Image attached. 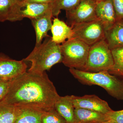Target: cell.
Listing matches in <instances>:
<instances>
[{
  "label": "cell",
  "instance_id": "6da1fadb",
  "mask_svg": "<svg viewBox=\"0 0 123 123\" xmlns=\"http://www.w3.org/2000/svg\"><path fill=\"white\" fill-rule=\"evenodd\" d=\"M60 97L46 72L39 74L26 72L10 81L7 94L0 102L34 104L50 110L55 108Z\"/></svg>",
  "mask_w": 123,
  "mask_h": 123
},
{
  "label": "cell",
  "instance_id": "7a4b0ae2",
  "mask_svg": "<svg viewBox=\"0 0 123 123\" xmlns=\"http://www.w3.org/2000/svg\"><path fill=\"white\" fill-rule=\"evenodd\" d=\"M46 38L43 43L35 46L30 54L23 59L31 64L28 72L43 74L56 64L62 62L60 44L52 41L51 38Z\"/></svg>",
  "mask_w": 123,
  "mask_h": 123
},
{
  "label": "cell",
  "instance_id": "3957f363",
  "mask_svg": "<svg viewBox=\"0 0 123 123\" xmlns=\"http://www.w3.org/2000/svg\"><path fill=\"white\" fill-rule=\"evenodd\" d=\"M72 75L80 82L87 85H97L104 89L111 97L123 100V80L107 71L90 72L69 68Z\"/></svg>",
  "mask_w": 123,
  "mask_h": 123
},
{
  "label": "cell",
  "instance_id": "277c9868",
  "mask_svg": "<svg viewBox=\"0 0 123 123\" xmlns=\"http://www.w3.org/2000/svg\"><path fill=\"white\" fill-rule=\"evenodd\" d=\"M113 65L111 50L104 39L90 46L86 63L81 70L94 73L109 71Z\"/></svg>",
  "mask_w": 123,
  "mask_h": 123
},
{
  "label": "cell",
  "instance_id": "5b68a950",
  "mask_svg": "<svg viewBox=\"0 0 123 123\" xmlns=\"http://www.w3.org/2000/svg\"><path fill=\"white\" fill-rule=\"evenodd\" d=\"M60 47L62 63L69 68L82 70L86 63L90 46L77 39L72 38L63 43Z\"/></svg>",
  "mask_w": 123,
  "mask_h": 123
},
{
  "label": "cell",
  "instance_id": "8992f818",
  "mask_svg": "<svg viewBox=\"0 0 123 123\" xmlns=\"http://www.w3.org/2000/svg\"><path fill=\"white\" fill-rule=\"evenodd\" d=\"M73 36L91 46L105 39V29L98 19L79 23L72 27Z\"/></svg>",
  "mask_w": 123,
  "mask_h": 123
},
{
  "label": "cell",
  "instance_id": "52a82bcc",
  "mask_svg": "<svg viewBox=\"0 0 123 123\" xmlns=\"http://www.w3.org/2000/svg\"><path fill=\"white\" fill-rule=\"evenodd\" d=\"M52 4H40L24 1H16L9 21L15 22L28 18L35 19L52 11Z\"/></svg>",
  "mask_w": 123,
  "mask_h": 123
},
{
  "label": "cell",
  "instance_id": "ba28073f",
  "mask_svg": "<svg viewBox=\"0 0 123 123\" xmlns=\"http://www.w3.org/2000/svg\"><path fill=\"white\" fill-rule=\"evenodd\" d=\"M96 5L94 0H82L74 8L66 11L67 24L72 27L76 24L98 19Z\"/></svg>",
  "mask_w": 123,
  "mask_h": 123
},
{
  "label": "cell",
  "instance_id": "9c48e42d",
  "mask_svg": "<svg viewBox=\"0 0 123 123\" xmlns=\"http://www.w3.org/2000/svg\"><path fill=\"white\" fill-rule=\"evenodd\" d=\"M69 97L75 108H83L105 114L112 110L107 102L95 95H86L82 97L72 95Z\"/></svg>",
  "mask_w": 123,
  "mask_h": 123
},
{
  "label": "cell",
  "instance_id": "30bf717a",
  "mask_svg": "<svg viewBox=\"0 0 123 123\" xmlns=\"http://www.w3.org/2000/svg\"><path fill=\"white\" fill-rule=\"evenodd\" d=\"M15 105L16 115L14 123H40L43 115L49 111L34 104H20Z\"/></svg>",
  "mask_w": 123,
  "mask_h": 123
},
{
  "label": "cell",
  "instance_id": "8fae6325",
  "mask_svg": "<svg viewBox=\"0 0 123 123\" xmlns=\"http://www.w3.org/2000/svg\"><path fill=\"white\" fill-rule=\"evenodd\" d=\"M27 68L23 60H15L0 55V79L11 81L26 72Z\"/></svg>",
  "mask_w": 123,
  "mask_h": 123
},
{
  "label": "cell",
  "instance_id": "7c38bea8",
  "mask_svg": "<svg viewBox=\"0 0 123 123\" xmlns=\"http://www.w3.org/2000/svg\"><path fill=\"white\" fill-rule=\"evenodd\" d=\"M96 14L98 19L103 24L105 31L111 28L116 22V14L112 0L97 2Z\"/></svg>",
  "mask_w": 123,
  "mask_h": 123
},
{
  "label": "cell",
  "instance_id": "4fadbf2b",
  "mask_svg": "<svg viewBox=\"0 0 123 123\" xmlns=\"http://www.w3.org/2000/svg\"><path fill=\"white\" fill-rule=\"evenodd\" d=\"M53 17L51 11L39 18L31 20L36 35L35 46L41 44L43 38L49 37L48 32L51 29Z\"/></svg>",
  "mask_w": 123,
  "mask_h": 123
},
{
  "label": "cell",
  "instance_id": "5bb4252c",
  "mask_svg": "<svg viewBox=\"0 0 123 123\" xmlns=\"http://www.w3.org/2000/svg\"><path fill=\"white\" fill-rule=\"evenodd\" d=\"M51 30L52 39L57 44L62 43L66 40L73 38V36L72 27L57 18H54Z\"/></svg>",
  "mask_w": 123,
  "mask_h": 123
},
{
  "label": "cell",
  "instance_id": "9a60e30c",
  "mask_svg": "<svg viewBox=\"0 0 123 123\" xmlns=\"http://www.w3.org/2000/svg\"><path fill=\"white\" fill-rule=\"evenodd\" d=\"M105 36L111 50L123 47V20H117L112 26L105 31Z\"/></svg>",
  "mask_w": 123,
  "mask_h": 123
},
{
  "label": "cell",
  "instance_id": "2e32d148",
  "mask_svg": "<svg viewBox=\"0 0 123 123\" xmlns=\"http://www.w3.org/2000/svg\"><path fill=\"white\" fill-rule=\"evenodd\" d=\"M55 108L64 119L67 123H76L75 108L70 100L69 95L60 96L55 103Z\"/></svg>",
  "mask_w": 123,
  "mask_h": 123
},
{
  "label": "cell",
  "instance_id": "e0dca14e",
  "mask_svg": "<svg viewBox=\"0 0 123 123\" xmlns=\"http://www.w3.org/2000/svg\"><path fill=\"white\" fill-rule=\"evenodd\" d=\"M76 123H101L106 121L105 114L83 109L75 108Z\"/></svg>",
  "mask_w": 123,
  "mask_h": 123
},
{
  "label": "cell",
  "instance_id": "ac0fdd59",
  "mask_svg": "<svg viewBox=\"0 0 123 123\" xmlns=\"http://www.w3.org/2000/svg\"><path fill=\"white\" fill-rule=\"evenodd\" d=\"M114 65L108 71L112 75L118 76L123 78V47L111 50Z\"/></svg>",
  "mask_w": 123,
  "mask_h": 123
},
{
  "label": "cell",
  "instance_id": "d6986e66",
  "mask_svg": "<svg viewBox=\"0 0 123 123\" xmlns=\"http://www.w3.org/2000/svg\"><path fill=\"white\" fill-rule=\"evenodd\" d=\"M82 0H55L52 4L53 17H57L62 10L65 11L72 9L79 4Z\"/></svg>",
  "mask_w": 123,
  "mask_h": 123
},
{
  "label": "cell",
  "instance_id": "ffe728a7",
  "mask_svg": "<svg viewBox=\"0 0 123 123\" xmlns=\"http://www.w3.org/2000/svg\"><path fill=\"white\" fill-rule=\"evenodd\" d=\"M15 115V105L0 102V123H14Z\"/></svg>",
  "mask_w": 123,
  "mask_h": 123
},
{
  "label": "cell",
  "instance_id": "44dd1931",
  "mask_svg": "<svg viewBox=\"0 0 123 123\" xmlns=\"http://www.w3.org/2000/svg\"><path fill=\"white\" fill-rule=\"evenodd\" d=\"M40 123H67L54 108L44 112L42 116Z\"/></svg>",
  "mask_w": 123,
  "mask_h": 123
},
{
  "label": "cell",
  "instance_id": "7402d4cb",
  "mask_svg": "<svg viewBox=\"0 0 123 123\" xmlns=\"http://www.w3.org/2000/svg\"><path fill=\"white\" fill-rule=\"evenodd\" d=\"M14 3L12 0H0V22L9 21Z\"/></svg>",
  "mask_w": 123,
  "mask_h": 123
},
{
  "label": "cell",
  "instance_id": "603a6c76",
  "mask_svg": "<svg viewBox=\"0 0 123 123\" xmlns=\"http://www.w3.org/2000/svg\"><path fill=\"white\" fill-rule=\"evenodd\" d=\"M105 115L106 121L110 120L115 123H123V110L119 111H111Z\"/></svg>",
  "mask_w": 123,
  "mask_h": 123
},
{
  "label": "cell",
  "instance_id": "cb8c5ba5",
  "mask_svg": "<svg viewBox=\"0 0 123 123\" xmlns=\"http://www.w3.org/2000/svg\"><path fill=\"white\" fill-rule=\"evenodd\" d=\"M117 20H123V0H112Z\"/></svg>",
  "mask_w": 123,
  "mask_h": 123
},
{
  "label": "cell",
  "instance_id": "d4e9b609",
  "mask_svg": "<svg viewBox=\"0 0 123 123\" xmlns=\"http://www.w3.org/2000/svg\"><path fill=\"white\" fill-rule=\"evenodd\" d=\"M10 81L0 79V101L6 96L8 92Z\"/></svg>",
  "mask_w": 123,
  "mask_h": 123
},
{
  "label": "cell",
  "instance_id": "484cf974",
  "mask_svg": "<svg viewBox=\"0 0 123 123\" xmlns=\"http://www.w3.org/2000/svg\"><path fill=\"white\" fill-rule=\"evenodd\" d=\"M55 0H24L23 1L40 4H48L53 3Z\"/></svg>",
  "mask_w": 123,
  "mask_h": 123
},
{
  "label": "cell",
  "instance_id": "4316f807",
  "mask_svg": "<svg viewBox=\"0 0 123 123\" xmlns=\"http://www.w3.org/2000/svg\"><path fill=\"white\" fill-rule=\"evenodd\" d=\"M101 123H114V122H112V121H110V120H107V121H104V122H102Z\"/></svg>",
  "mask_w": 123,
  "mask_h": 123
},
{
  "label": "cell",
  "instance_id": "83f0119b",
  "mask_svg": "<svg viewBox=\"0 0 123 123\" xmlns=\"http://www.w3.org/2000/svg\"><path fill=\"white\" fill-rule=\"evenodd\" d=\"M94 0L96 1V2H98V1H101L103 0Z\"/></svg>",
  "mask_w": 123,
  "mask_h": 123
},
{
  "label": "cell",
  "instance_id": "f1b7e54d",
  "mask_svg": "<svg viewBox=\"0 0 123 123\" xmlns=\"http://www.w3.org/2000/svg\"><path fill=\"white\" fill-rule=\"evenodd\" d=\"M24 0H17V1H24Z\"/></svg>",
  "mask_w": 123,
  "mask_h": 123
},
{
  "label": "cell",
  "instance_id": "f546056e",
  "mask_svg": "<svg viewBox=\"0 0 123 123\" xmlns=\"http://www.w3.org/2000/svg\"><path fill=\"white\" fill-rule=\"evenodd\" d=\"M14 2H15L17 1V0H12Z\"/></svg>",
  "mask_w": 123,
  "mask_h": 123
}]
</instances>
